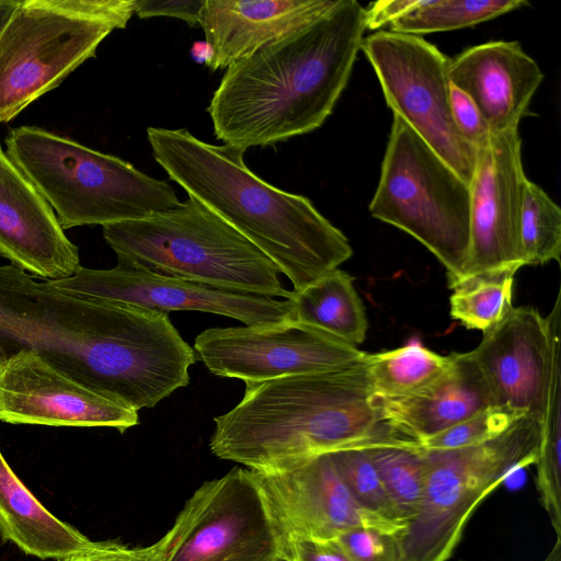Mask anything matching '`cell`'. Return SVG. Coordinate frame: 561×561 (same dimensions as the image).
Returning <instances> with one entry per match:
<instances>
[{"mask_svg": "<svg viewBox=\"0 0 561 561\" xmlns=\"http://www.w3.org/2000/svg\"><path fill=\"white\" fill-rule=\"evenodd\" d=\"M0 345L30 350L79 382L135 410L190 383L194 350L168 313L79 297L0 265Z\"/></svg>", "mask_w": 561, "mask_h": 561, "instance_id": "1", "label": "cell"}, {"mask_svg": "<svg viewBox=\"0 0 561 561\" xmlns=\"http://www.w3.org/2000/svg\"><path fill=\"white\" fill-rule=\"evenodd\" d=\"M365 8L337 0L325 14L229 66L207 107L214 134L245 151L319 128L352 75Z\"/></svg>", "mask_w": 561, "mask_h": 561, "instance_id": "2", "label": "cell"}, {"mask_svg": "<svg viewBox=\"0 0 561 561\" xmlns=\"http://www.w3.org/2000/svg\"><path fill=\"white\" fill-rule=\"evenodd\" d=\"M371 393L364 359L332 371L247 382L241 401L214 419L210 450L267 471L343 449L417 446L383 419Z\"/></svg>", "mask_w": 561, "mask_h": 561, "instance_id": "3", "label": "cell"}, {"mask_svg": "<svg viewBox=\"0 0 561 561\" xmlns=\"http://www.w3.org/2000/svg\"><path fill=\"white\" fill-rule=\"evenodd\" d=\"M147 139L169 178L268 256L295 291L352 256L346 236L308 197L263 181L245 165L244 151L185 128L149 127Z\"/></svg>", "mask_w": 561, "mask_h": 561, "instance_id": "4", "label": "cell"}, {"mask_svg": "<svg viewBox=\"0 0 561 561\" xmlns=\"http://www.w3.org/2000/svg\"><path fill=\"white\" fill-rule=\"evenodd\" d=\"M102 228L119 265L233 293L294 296L268 256L192 196L146 218Z\"/></svg>", "mask_w": 561, "mask_h": 561, "instance_id": "5", "label": "cell"}, {"mask_svg": "<svg viewBox=\"0 0 561 561\" xmlns=\"http://www.w3.org/2000/svg\"><path fill=\"white\" fill-rule=\"evenodd\" d=\"M4 144L64 230L137 220L180 204L165 181L41 127L12 128Z\"/></svg>", "mask_w": 561, "mask_h": 561, "instance_id": "6", "label": "cell"}, {"mask_svg": "<svg viewBox=\"0 0 561 561\" xmlns=\"http://www.w3.org/2000/svg\"><path fill=\"white\" fill-rule=\"evenodd\" d=\"M133 14L134 0H19L0 33V123L94 58Z\"/></svg>", "mask_w": 561, "mask_h": 561, "instance_id": "7", "label": "cell"}, {"mask_svg": "<svg viewBox=\"0 0 561 561\" xmlns=\"http://www.w3.org/2000/svg\"><path fill=\"white\" fill-rule=\"evenodd\" d=\"M541 422L526 414L474 446L423 451L425 481L417 514L399 538L401 561H448L478 505L513 472L535 465Z\"/></svg>", "mask_w": 561, "mask_h": 561, "instance_id": "8", "label": "cell"}, {"mask_svg": "<svg viewBox=\"0 0 561 561\" xmlns=\"http://www.w3.org/2000/svg\"><path fill=\"white\" fill-rule=\"evenodd\" d=\"M369 211L431 251L446 268L449 286L461 278L469 250L470 185L397 115Z\"/></svg>", "mask_w": 561, "mask_h": 561, "instance_id": "9", "label": "cell"}, {"mask_svg": "<svg viewBox=\"0 0 561 561\" xmlns=\"http://www.w3.org/2000/svg\"><path fill=\"white\" fill-rule=\"evenodd\" d=\"M152 549L153 561L290 560L253 472L241 468L204 482Z\"/></svg>", "mask_w": 561, "mask_h": 561, "instance_id": "10", "label": "cell"}, {"mask_svg": "<svg viewBox=\"0 0 561 561\" xmlns=\"http://www.w3.org/2000/svg\"><path fill=\"white\" fill-rule=\"evenodd\" d=\"M360 49L393 115L470 185L477 150L460 136L451 117L450 58L422 36L390 30L364 37Z\"/></svg>", "mask_w": 561, "mask_h": 561, "instance_id": "11", "label": "cell"}, {"mask_svg": "<svg viewBox=\"0 0 561 561\" xmlns=\"http://www.w3.org/2000/svg\"><path fill=\"white\" fill-rule=\"evenodd\" d=\"M194 350L210 373L245 383L343 369L366 355L291 320L207 329L195 337Z\"/></svg>", "mask_w": 561, "mask_h": 561, "instance_id": "12", "label": "cell"}, {"mask_svg": "<svg viewBox=\"0 0 561 561\" xmlns=\"http://www.w3.org/2000/svg\"><path fill=\"white\" fill-rule=\"evenodd\" d=\"M561 294L543 318L533 307H513L494 327L483 332L471 356L495 405L542 420L550 379L561 356Z\"/></svg>", "mask_w": 561, "mask_h": 561, "instance_id": "13", "label": "cell"}, {"mask_svg": "<svg viewBox=\"0 0 561 561\" xmlns=\"http://www.w3.org/2000/svg\"><path fill=\"white\" fill-rule=\"evenodd\" d=\"M526 180L518 127L492 135L486 146L477 149L469 250L460 279L524 266L520 217Z\"/></svg>", "mask_w": 561, "mask_h": 561, "instance_id": "14", "label": "cell"}, {"mask_svg": "<svg viewBox=\"0 0 561 561\" xmlns=\"http://www.w3.org/2000/svg\"><path fill=\"white\" fill-rule=\"evenodd\" d=\"M66 293L149 310L201 311L233 318L245 325L288 320L290 302L233 293L119 265L108 270L80 267L72 276L48 280Z\"/></svg>", "mask_w": 561, "mask_h": 561, "instance_id": "15", "label": "cell"}, {"mask_svg": "<svg viewBox=\"0 0 561 561\" xmlns=\"http://www.w3.org/2000/svg\"><path fill=\"white\" fill-rule=\"evenodd\" d=\"M252 472L286 546L293 538L335 539L355 526H373L400 537L405 533L355 502L330 453Z\"/></svg>", "mask_w": 561, "mask_h": 561, "instance_id": "16", "label": "cell"}, {"mask_svg": "<svg viewBox=\"0 0 561 561\" xmlns=\"http://www.w3.org/2000/svg\"><path fill=\"white\" fill-rule=\"evenodd\" d=\"M0 421L47 426L113 427L125 432L138 412L79 382L30 350L0 369Z\"/></svg>", "mask_w": 561, "mask_h": 561, "instance_id": "17", "label": "cell"}, {"mask_svg": "<svg viewBox=\"0 0 561 561\" xmlns=\"http://www.w3.org/2000/svg\"><path fill=\"white\" fill-rule=\"evenodd\" d=\"M0 255L45 280L70 277L81 267L77 245L1 144Z\"/></svg>", "mask_w": 561, "mask_h": 561, "instance_id": "18", "label": "cell"}, {"mask_svg": "<svg viewBox=\"0 0 561 561\" xmlns=\"http://www.w3.org/2000/svg\"><path fill=\"white\" fill-rule=\"evenodd\" d=\"M449 79L473 101L492 135H497L518 127L543 73L518 42L493 41L450 59Z\"/></svg>", "mask_w": 561, "mask_h": 561, "instance_id": "19", "label": "cell"}, {"mask_svg": "<svg viewBox=\"0 0 561 561\" xmlns=\"http://www.w3.org/2000/svg\"><path fill=\"white\" fill-rule=\"evenodd\" d=\"M337 0H205L198 25L214 50L213 71L291 34L330 11Z\"/></svg>", "mask_w": 561, "mask_h": 561, "instance_id": "20", "label": "cell"}, {"mask_svg": "<svg viewBox=\"0 0 561 561\" xmlns=\"http://www.w3.org/2000/svg\"><path fill=\"white\" fill-rule=\"evenodd\" d=\"M450 355L449 367L424 390L399 398L371 393L370 403L389 424L416 442L495 405L470 352Z\"/></svg>", "mask_w": 561, "mask_h": 561, "instance_id": "21", "label": "cell"}, {"mask_svg": "<svg viewBox=\"0 0 561 561\" xmlns=\"http://www.w3.org/2000/svg\"><path fill=\"white\" fill-rule=\"evenodd\" d=\"M0 537L25 554L59 560L93 543L53 515L23 484L0 451Z\"/></svg>", "mask_w": 561, "mask_h": 561, "instance_id": "22", "label": "cell"}, {"mask_svg": "<svg viewBox=\"0 0 561 561\" xmlns=\"http://www.w3.org/2000/svg\"><path fill=\"white\" fill-rule=\"evenodd\" d=\"M288 299V320L319 330L351 345L360 344L368 328L365 307L353 277L335 268Z\"/></svg>", "mask_w": 561, "mask_h": 561, "instance_id": "23", "label": "cell"}, {"mask_svg": "<svg viewBox=\"0 0 561 561\" xmlns=\"http://www.w3.org/2000/svg\"><path fill=\"white\" fill-rule=\"evenodd\" d=\"M365 366L373 394L399 398L415 394L439 378L451 363L419 340L391 351L366 353Z\"/></svg>", "mask_w": 561, "mask_h": 561, "instance_id": "24", "label": "cell"}, {"mask_svg": "<svg viewBox=\"0 0 561 561\" xmlns=\"http://www.w3.org/2000/svg\"><path fill=\"white\" fill-rule=\"evenodd\" d=\"M528 4L527 0H415L390 31L421 36L474 26Z\"/></svg>", "mask_w": 561, "mask_h": 561, "instance_id": "25", "label": "cell"}, {"mask_svg": "<svg viewBox=\"0 0 561 561\" xmlns=\"http://www.w3.org/2000/svg\"><path fill=\"white\" fill-rule=\"evenodd\" d=\"M515 271L485 272L462 278L449 288L450 316L467 329L485 332L514 307L512 288Z\"/></svg>", "mask_w": 561, "mask_h": 561, "instance_id": "26", "label": "cell"}, {"mask_svg": "<svg viewBox=\"0 0 561 561\" xmlns=\"http://www.w3.org/2000/svg\"><path fill=\"white\" fill-rule=\"evenodd\" d=\"M537 491L556 539L561 540V356L556 360L541 420Z\"/></svg>", "mask_w": 561, "mask_h": 561, "instance_id": "27", "label": "cell"}, {"mask_svg": "<svg viewBox=\"0 0 561 561\" xmlns=\"http://www.w3.org/2000/svg\"><path fill=\"white\" fill-rule=\"evenodd\" d=\"M398 518L407 525L420 508L425 481L424 455L419 447L367 449Z\"/></svg>", "mask_w": 561, "mask_h": 561, "instance_id": "28", "label": "cell"}, {"mask_svg": "<svg viewBox=\"0 0 561 561\" xmlns=\"http://www.w3.org/2000/svg\"><path fill=\"white\" fill-rule=\"evenodd\" d=\"M520 247L524 265H541L550 261L560 263L561 209L528 179L524 186Z\"/></svg>", "mask_w": 561, "mask_h": 561, "instance_id": "29", "label": "cell"}, {"mask_svg": "<svg viewBox=\"0 0 561 561\" xmlns=\"http://www.w3.org/2000/svg\"><path fill=\"white\" fill-rule=\"evenodd\" d=\"M346 489L366 512L405 528L397 516L381 479L367 449H343L330 453Z\"/></svg>", "mask_w": 561, "mask_h": 561, "instance_id": "30", "label": "cell"}, {"mask_svg": "<svg viewBox=\"0 0 561 561\" xmlns=\"http://www.w3.org/2000/svg\"><path fill=\"white\" fill-rule=\"evenodd\" d=\"M526 415L503 405H489L447 430L419 440V449L445 451L484 443L505 432Z\"/></svg>", "mask_w": 561, "mask_h": 561, "instance_id": "31", "label": "cell"}, {"mask_svg": "<svg viewBox=\"0 0 561 561\" xmlns=\"http://www.w3.org/2000/svg\"><path fill=\"white\" fill-rule=\"evenodd\" d=\"M398 535L373 526H355L335 538L350 561H401Z\"/></svg>", "mask_w": 561, "mask_h": 561, "instance_id": "32", "label": "cell"}, {"mask_svg": "<svg viewBox=\"0 0 561 561\" xmlns=\"http://www.w3.org/2000/svg\"><path fill=\"white\" fill-rule=\"evenodd\" d=\"M449 99L451 117L460 136L476 150L486 146L492 133L473 101L453 83Z\"/></svg>", "mask_w": 561, "mask_h": 561, "instance_id": "33", "label": "cell"}, {"mask_svg": "<svg viewBox=\"0 0 561 561\" xmlns=\"http://www.w3.org/2000/svg\"><path fill=\"white\" fill-rule=\"evenodd\" d=\"M204 2L205 0H134V13L139 19L176 18L196 26Z\"/></svg>", "mask_w": 561, "mask_h": 561, "instance_id": "34", "label": "cell"}, {"mask_svg": "<svg viewBox=\"0 0 561 561\" xmlns=\"http://www.w3.org/2000/svg\"><path fill=\"white\" fill-rule=\"evenodd\" d=\"M287 547L290 561H350L335 539L293 538Z\"/></svg>", "mask_w": 561, "mask_h": 561, "instance_id": "35", "label": "cell"}, {"mask_svg": "<svg viewBox=\"0 0 561 561\" xmlns=\"http://www.w3.org/2000/svg\"><path fill=\"white\" fill-rule=\"evenodd\" d=\"M90 552L93 561H153L152 545L130 548L115 541H93Z\"/></svg>", "mask_w": 561, "mask_h": 561, "instance_id": "36", "label": "cell"}, {"mask_svg": "<svg viewBox=\"0 0 561 561\" xmlns=\"http://www.w3.org/2000/svg\"><path fill=\"white\" fill-rule=\"evenodd\" d=\"M415 0H382L373 2L365 9L366 28L377 30L386 24H391L394 20L410 10Z\"/></svg>", "mask_w": 561, "mask_h": 561, "instance_id": "37", "label": "cell"}, {"mask_svg": "<svg viewBox=\"0 0 561 561\" xmlns=\"http://www.w3.org/2000/svg\"><path fill=\"white\" fill-rule=\"evenodd\" d=\"M190 55L195 62L208 67L214 58V50L207 41H196L190 49Z\"/></svg>", "mask_w": 561, "mask_h": 561, "instance_id": "38", "label": "cell"}, {"mask_svg": "<svg viewBox=\"0 0 561 561\" xmlns=\"http://www.w3.org/2000/svg\"><path fill=\"white\" fill-rule=\"evenodd\" d=\"M19 0H0V33L15 9Z\"/></svg>", "mask_w": 561, "mask_h": 561, "instance_id": "39", "label": "cell"}, {"mask_svg": "<svg viewBox=\"0 0 561 561\" xmlns=\"http://www.w3.org/2000/svg\"><path fill=\"white\" fill-rule=\"evenodd\" d=\"M90 548L91 547H89L88 549H85V550H83L81 552H78V553L65 557V558L59 559L57 561H93L91 552H90Z\"/></svg>", "mask_w": 561, "mask_h": 561, "instance_id": "40", "label": "cell"}, {"mask_svg": "<svg viewBox=\"0 0 561 561\" xmlns=\"http://www.w3.org/2000/svg\"><path fill=\"white\" fill-rule=\"evenodd\" d=\"M543 561H561V540L556 539V543Z\"/></svg>", "mask_w": 561, "mask_h": 561, "instance_id": "41", "label": "cell"}, {"mask_svg": "<svg viewBox=\"0 0 561 561\" xmlns=\"http://www.w3.org/2000/svg\"><path fill=\"white\" fill-rule=\"evenodd\" d=\"M5 360H7L5 353H4L3 348L0 345V369L2 368L3 364L5 363Z\"/></svg>", "mask_w": 561, "mask_h": 561, "instance_id": "42", "label": "cell"}, {"mask_svg": "<svg viewBox=\"0 0 561 561\" xmlns=\"http://www.w3.org/2000/svg\"><path fill=\"white\" fill-rule=\"evenodd\" d=\"M284 561H290V560H284Z\"/></svg>", "mask_w": 561, "mask_h": 561, "instance_id": "43", "label": "cell"}]
</instances>
